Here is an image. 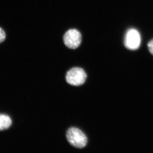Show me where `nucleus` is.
Here are the masks:
<instances>
[{
    "label": "nucleus",
    "instance_id": "f257e3e1",
    "mask_svg": "<svg viewBox=\"0 0 153 153\" xmlns=\"http://www.w3.org/2000/svg\"><path fill=\"white\" fill-rule=\"evenodd\" d=\"M66 136L68 143L74 147L82 149L87 144V137L79 129L71 128L67 131Z\"/></svg>",
    "mask_w": 153,
    "mask_h": 153
},
{
    "label": "nucleus",
    "instance_id": "f03ea898",
    "mask_svg": "<svg viewBox=\"0 0 153 153\" xmlns=\"http://www.w3.org/2000/svg\"><path fill=\"white\" fill-rule=\"evenodd\" d=\"M87 75L82 68L75 67L71 68L67 72L66 76V82L74 86L82 85L85 82Z\"/></svg>",
    "mask_w": 153,
    "mask_h": 153
},
{
    "label": "nucleus",
    "instance_id": "7ed1b4c3",
    "mask_svg": "<svg viewBox=\"0 0 153 153\" xmlns=\"http://www.w3.org/2000/svg\"><path fill=\"white\" fill-rule=\"evenodd\" d=\"M63 41L69 49H76L79 47L82 41L81 33L76 29L68 30L63 36Z\"/></svg>",
    "mask_w": 153,
    "mask_h": 153
},
{
    "label": "nucleus",
    "instance_id": "20e7f679",
    "mask_svg": "<svg viewBox=\"0 0 153 153\" xmlns=\"http://www.w3.org/2000/svg\"><path fill=\"white\" fill-rule=\"evenodd\" d=\"M140 41V36L139 32L135 29H131L128 30L126 34L125 46L130 50H136L139 48Z\"/></svg>",
    "mask_w": 153,
    "mask_h": 153
},
{
    "label": "nucleus",
    "instance_id": "39448f33",
    "mask_svg": "<svg viewBox=\"0 0 153 153\" xmlns=\"http://www.w3.org/2000/svg\"><path fill=\"white\" fill-rule=\"evenodd\" d=\"M10 118L6 115L0 114V131L9 128L12 125Z\"/></svg>",
    "mask_w": 153,
    "mask_h": 153
},
{
    "label": "nucleus",
    "instance_id": "423d86ee",
    "mask_svg": "<svg viewBox=\"0 0 153 153\" xmlns=\"http://www.w3.org/2000/svg\"><path fill=\"white\" fill-rule=\"evenodd\" d=\"M6 34L5 32L2 28L0 27V44L5 40Z\"/></svg>",
    "mask_w": 153,
    "mask_h": 153
},
{
    "label": "nucleus",
    "instance_id": "0eeeda50",
    "mask_svg": "<svg viewBox=\"0 0 153 153\" xmlns=\"http://www.w3.org/2000/svg\"><path fill=\"white\" fill-rule=\"evenodd\" d=\"M147 47L150 53L153 55V38L148 42Z\"/></svg>",
    "mask_w": 153,
    "mask_h": 153
}]
</instances>
